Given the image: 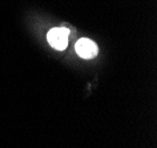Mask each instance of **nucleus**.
Listing matches in <instances>:
<instances>
[{
  "mask_svg": "<svg viewBox=\"0 0 157 148\" xmlns=\"http://www.w3.org/2000/svg\"><path fill=\"white\" fill-rule=\"evenodd\" d=\"M75 51L78 57L83 59H92L98 55V45L90 39L82 38L75 44Z\"/></svg>",
  "mask_w": 157,
  "mask_h": 148,
  "instance_id": "nucleus-2",
  "label": "nucleus"
},
{
  "mask_svg": "<svg viewBox=\"0 0 157 148\" xmlns=\"http://www.w3.org/2000/svg\"><path fill=\"white\" fill-rule=\"evenodd\" d=\"M68 35H69V30L65 27L52 28L47 34V40L53 48L63 51L68 46Z\"/></svg>",
  "mask_w": 157,
  "mask_h": 148,
  "instance_id": "nucleus-1",
  "label": "nucleus"
}]
</instances>
